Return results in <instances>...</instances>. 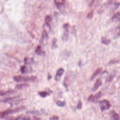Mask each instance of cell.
<instances>
[{"mask_svg": "<svg viewBox=\"0 0 120 120\" xmlns=\"http://www.w3.org/2000/svg\"><path fill=\"white\" fill-rule=\"evenodd\" d=\"M14 80L18 82H35L37 80V77L35 76H22L16 75L13 77Z\"/></svg>", "mask_w": 120, "mask_h": 120, "instance_id": "cell-1", "label": "cell"}, {"mask_svg": "<svg viewBox=\"0 0 120 120\" xmlns=\"http://www.w3.org/2000/svg\"><path fill=\"white\" fill-rule=\"evenodd\" d=\"M25 107L24 106H20V107H17L14 109H7L3 112H0V117L3 118L8 114H12L14 113H15V112L21 111L24 110L25 109Z\"/></svg>", "mask_w": 120, "mask_h": 120, "instance_id": "cell-2", "label": "cell"}, {"mask_svg": "<svg viewBox=\"0 0 120 120\" xmlns=\"http://www.w3.org/2000/svg\"><path fill=\"white\" fill-rule=\"evenodd\" d=\"M99 106L100 107V110L101 111H104L109 109L111 105L110 102L106 99H103L100 100L99 102Z\"/></svg>", "mask_w": 120, "mask_h": 120, "instance_id": "cell-3", "label": "cell"}, {"mask_svg": "<svg viewBox=\"0 0 120 120\" xmlns=\"http://www.w3.org/2000/svg\"><path fill=\"white\" fill-rule=\"evenodd\" d=\"M65 31L62 35V39L64 41H67L69 37V25L68 23H65L63 26Z\"/></svg>", "mask_w": 120, "mask_h": 120, "instance_id": "cell-4", "label": "cell"}, {"mask_svg": "<svg viewBox=\"0 0 120 120\" xmlns=\"http://www.w3.org/2000/svg\"><path fill=\"white\" fill-rule=\"evenodd\" d=\"M101 96V92L99 91L98 93H97L95 95H91L88 98V101L94 102V103H97L98 101V100L100 98Z\"/></svg>", "mask_w": 120, "mask_h": 120, "instance_id": "cell-5", "label": "cell"}, {"mask_svg": "<svg viewBox=\"0 0 120 120\" xmlns=\"http://www.w3.org/2000/svg\"><path fill=\"white\" fill-rule=\"evenodd\" d=\"M72 76H73V75L72 73H67L63 82V84L65 86V87L68 86L69 83H70L69 82L71 80V79H72Z\"/></svg>", "mask_w": 120, "mask_h": 120, "instance_id": "cell-6", "label": "cell"}, {"mask_svg": "<svg viewBox=\"0 0 120 120\" xmlns=\"http://www.w3.org/2000/svg\"><path fill=\"white\" fill-rule=\"evenodd\" d=\"M64 72V70L62 68H60L59 69H58L55 76V79L56 81H59L60 79V78L62 75L63 74Z\"/></svg>", "mask_w": 120, "mask_h": 120, "instance_id": "cell-7", "label": "cell"}, {"mask_svg": "<svg viewBox=\"0 0 120 120\" xmlns=\"http://www.w3.org/2000/svg\"><path fill=\"white\" fill-rule=\"evenodd\" d=\"M102 84V81L98 79L96 80V81L95 82L94 84V86L92 89V91H95L96 90H97L98 88L100 86V85Z\"/></svg>", "mask_w": 120, "mask_h": 120, "instance_id": "cell-8", "label": "cell"}, {"mask_svg": "<svg viewBox=\"0 0 120 120\" xmlns=\"http://www.w3.org/2000/svg\"><path fill=\"white\" fill-rule=\"evenodd\" d=\"M110 115L112 120H119V114L115 112L114 110H112L110 112Z\"/></svg>", "mask_w": 120, "mask_h": 120, "instance_id": "cell-9", "label": "cell"}, {"mask_svg": "<svg viewBox=\"0 0 120 120\" xmlns=\"http://www.w3.org/2000/svg\"><path fill=\"white\" fill-rule=\"evenodd\" d=\"M48 34L46 32V31L45 30H43V32H42V37L41 38V40H40V42L42 43V44H44L45 43L48 39Z\"/></svg>", "mask_w": 120, "mask_h": 120, "instance_id": "cell-10", "label": "cell"}, {"mask_svg": "<svg viewBox=\"0 0 120 120\" xmlns=\"http://www.w3.org/2000/svg\"><path fill=\"white\" fill-rule=\"evenodd\" d=\"M16 91L15 90H8L7 91H2L0 90V96H6V95H8L10 94H12L15 93Z\"/></svg>", "mask_w": 120, "mask_h": 120, "instance_id": "cell-11", "label": "cell"}, {"mask_svg": "<svg viewBox=\"0 0 120 120\" xmlns=\"http://www.w3.org/2000/svg\"><path fill=\"white\" fill-rule=\"evenodd\" d=\"M35 52L39 55H45V52L42 50L40 45H38L35 50Z\"/></svg>", "mask_w": 120, "mask_h": 120, "instance_id": "cell-12", "label": "cell"}, {"mask_svg": "<svg viewBox=\"0 0 120 120\" xmlns=\"http://www.w3.org/2000/svg\"><path fill=\"white\" fill-rule=\"evenodd\" d=\"M52 18L51 16L50 15H46L45 18V23L48 27H50L51 23L52 22Z\"/></svg>", "mask_w": 120, "mask_h": 120, "instance_id": "cell-13", "label": "cell"}, {"mask_svg": "<svg viewBox=\"0 0 120 120\" xmlns=\"http://www.w3.org/2000/svg\"><path fill=\"white\" fill-rule=\"evenodd\" d=\"M29 86V84L26 83H23L17 84L15 86V88L17 89H22L28 87Z\"/></svg>", "mask_w": 120, "mask_h": 120, "instance_id": "cell-14", "label": "cell"}, {"mask_svg": "<svg viewBox=\"0 0 120 120\" xmlns=\"http://www.w3.org/2000/svg\"><path fill=\"white\" fill-rule=\"evenodd\" d=\"M102 70V68H98V69H96V70L93 73V74L91 76V79L92 80L94 78H95L101 71Z\"/></svg>", "mask_w": 120, "mask_h": 120, "instance_id": "cell-15", "label": "cell"}, {"mask_svg": "<svg viewBox=\"0 0 120 120\" xmlns=\"http://www.w3.org/2000/svg\"><path fill=\"white\" fill-rule=\"evenodd\" d=\"M38 95L42 98H45L49 95V93L46 91H41L38 92Z\"/></svg>", "mask_w": 120, "mask_h": 120, "instance_id": "cell-16", "label": "cell"}, {"mask_svg": "<svg viewBox=\"0 0 120 120\" xmlns=\"http://www.w3.org/2000/svg\"><path fill=\"white\" fill-rule=\"evenodd\" d=\"M110 40L108 39H107L106 38H104L103 37L102 38H101V43L102 44H104V45H107L108 44H110Z\"/></svg>", "mask_w": 120, "mask_h": 120, "instance_id": "cell-17", "label": "cell"}, {"mask_svg": "<svg viewBox=\"0 0 120 120\" xmlns=\"http://www.w3.org/2000/svg\"><path fill=\"white\" fill-rule=\"evenodd\" d=\"M52 49H53L57 47V39L56 38H54L52 41Z\"/></svg>", "mask_w": 120, "mask_h": 120, "instance_id": "cell-18", "label": "cell"}, {"mask_svg": "<svg viewBox=\"0 0 120 120\" xmlns=\"http://www.w3.org/2000/svg\"><path fill=\"white\" fill-rule=\"evenodd\" d=\"M56 104L58 106H60V107H63L64 106L65 104L66 103L64 101H60V100H58L56 101Z\"/></svg>", "mask_w": 120, "mask_h": 120, "instance_id": "cell-19", "label": "cell"}, {"mask_svg": "<svg viewBox=\"0 0 120 120\" xmlns=\"http://www.w3.org/2000/svg\"><path fill=\"white\" fill-rule=\"evenodd\" d=\"M55 3H56V5L57 8L60 9V10L64 7V3L62 2H55Z\"/></svg>", "mask_w": 120, "mask_h": 120, "instance_id": "cell-20", "label": "cell"}, {"mask_svg": "<svg viewBox=\"0 0 120 120\" xmlns=\"http://www.w3.org/2000/svg\"><path fill=\"white\" fill-rule=\"evenodd\" d=\"M21 71L22 72V73H26L28 72V69L25 66H22L21 68Z\"/></svg>", "mask_w": 120, "mask_h": 120, "instance_id": "cell-21", "label": "cell"}, {"mask_svg": "<svg viewBox=\"0 0 120 120\" xmlns=\"http://www.w3.org/2000/svg\"><path fill=\"white\" fill-rule=\"evenodd\" d=\"M24 61V63L26 64H30L32 62V59L29 58H25Z\"/></svg>", "mask_w": 120, "mask_h": 120, "instance_id": "cell-22", "label": "cell"}, {"mask_svg": "<svg viewBox=\"0 0 120 120\" xmlns=\"http://www.w3.org/2000/svg\"><path fill=\"white\" fill-rule=\"evenodd\" d=\"M119 18H120V14L119 12H117L115 15H114L112 17V20H114V19H118L119 20Z\"/></svg>", "mask_w": 120, "mask_h": 120, "instance_id": "cell-23", "label": "cell"}, {"mask_svg": "<svg viewBox=\"0 0 120 120\" xmlns=\"http://www.w3.org/2000/svg\"><path fill=\"white\" fill-rule=\"evenodd\" d=\"M93 13H94L93 11L92 10V11H90V12L88 13V15H87V18H89V19H91V18H92V17H93Z\"/></svg>", "mask_w": 120, "mask_h": 120, "instance_id": "cell-24", "label": "cell"}, {"mask_svg": "<svg viewBox=\"0 0 120 120\" xmlns=\"http://www.w3.org/2000/svg\"><path fill=\"white\" fill-rule=\"evenodd\" d=\"M82 107V103L81 101H79L77 105V108L78 109H81Z\"/></svg>", "mask_w": 120, "mask_h": 120, "instance_id": "cell-25", "label": "cell"}, {"mask_svg": "<svg viewBox=\"0 0 120 120\" xmlns=\"http://www.w3.org/2000/svg\"><path fill=\"white\" fill-rule=\"evenodd\" d=\"M21 119H22V116H18L16 118H14V119H13L12 120H21Z\"/></svg>", "mask_w": 120, "mask_h": 120, "instance_id": "cell-26", "label": "cell"}, {"mask_svg": "<svg viewBox=\"0 0 120 120\" xmlns=\"http://www.w3.org/2000/svg\"><path fill=\"white\" fill-rule=\"evenodd\" d=\"M58 119H59L58 117L56 116H52V118H51L50 120H58Z\"/></svg>", "mask_w": 120, "mask_h": 120, "instance_id": "cell-27", "label": "cell"}]
</instances>
